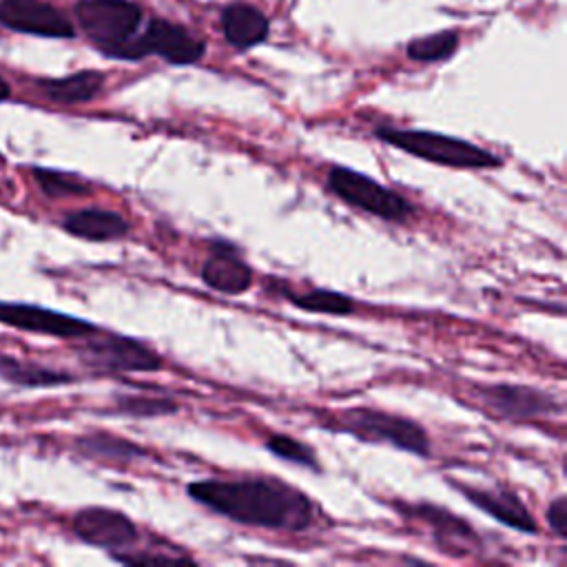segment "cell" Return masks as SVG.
Listing matches in <instances>:
<instances>
[{"mask_svg":"<svg viewBox=\"0 0 567 567\" xmlns=\"http://www.w3.org/2000/svg\"><path fill=\"white\" fill-rule=\"evenodd\" d=\"M188 496L250 527L303 532L312 523V503L308 496L277 478H206L190 483Z\"/></svg>","mask_w":567,"mask_h":567,"instance_id":"6da1fadb","label":"cell"},{"mask_svg":"<svg viewBox=\"0 0 567 567\" xmlns=\"http://www.w3.org/2000/svg\"><path fill=\"white\" fill-rule=\"evenodd\" d=\"M75 18L82 33L106 58L135 60V40L144 11L131 0H78Z\"/></svg>","mask_w":567,"mask_h":567,"instance_id":"7a4b0ae2","label":"cell"},{"mask_svg":"<svg viewBox=\"0 0 567 567\" xmlns=\"http://www.w3.org/2000/svg\"><path fill=\"white\" fill-rule=\"evenodd\" d=\"M377 137L385 144L401 148L414 157H421L432 164L452 166V168H496L503 164L498 155L487 148H481L467 140L434 133V131H414V128H394L379 126Z\"/></svg>","mask_w":567,"mask_h":567,"instance_id":"3957f363","label":"cell"},{"mask_svg":"<svg viewBox=\"0 0 567 567\" xmlns=\"http://www.w3.org/2000/svg\"><path fill=\"white\" fill-rule=\"evenodd\" d=\"M341 432H348L365 443H385L419 456L430 454V439L425 430L405 416L381 412L374 408H352L341 416Z\"/></svg>","mask_w":567,"mask_h":567,"instance_id":"277c9868","label":"cell"},{"mask_svg":"<svg viewBox=\"0 0 567 567\" xmlns=\"http://www.w3.org/2000/svg\"><path fill=\"white\" fill-rule=\"evenodd\" d=\"M328 188L346 204L388 221H405L414 213V206L396 190L346 166L328 171Z\"/></svg>","mask_w":567,"mask_h":567,"instance_id":"5b68a950","label":"cell"},{"mask_svg":"<svg viewBox=\"0 0 567 567\" xmlns=\"http://www.w3.org/2000/svg\"><path fill=\"white\" fill-rule=\"evenodd\" d=\"M78 352L86 365L106 372H155L162 368V357L155 350L124 334H89Z\"/></svg>","mask_w":567,"mask_h":567,"instance_id":"8992f818","label":"cell"},{"mask_svg":"<svg viewBox=\"0 0 567 567\" xmlns=\"http://www.w3.org/2000/svg\"><path fill=\"white\" fill-rule=\"evenodd\" d=\"M206 42L190 33L186 27L175 24L166 18H151L137 40H135V58L142 60L146 55H159L168 64L186 66L195 64L204 58Z\"/></svg>","mask_w":567,"mask_h":567,"instance_id":"52a82bcc","label":"cell"},{"mask_svg":"<svg viewBox=\"0 0 567 567\" xmlns=\"http://www.w3.org/2000/svg\"><path fill=\"white\" fill-rule=\"evenodd\" d=\"M0 323L49 334L58 339H84L89 334H95L97 328L84 319H78L73 315H64L51 308L33 306V303H16V301H0Z\"/></svg>","mask_w":567,"mask_h":567,"instance_id":"ba28073f","label":"cell"},{"mask_svg":"<svg viewBox=\"0 0 567 567\" xmlns=\"http://www.w3.org/2000/svg\"><path fill=\"white\" fill-rule=\"evenodd\" d=\"M478 401L489 408L496 416L509 421H529L536 416H547L551 412H560V403L538 388L529 385H481L474 390Z\"/></svg>","mask_w":567,"mask_h":567,"instance_id":"9c48e42d","label":"cell"},{"mask_svg":"<svg viewBox=\"0 0 567 567\" xmlns=\"http://www.w3.org/2000/svg\"><path fill=\"white\" fill-rule=\"evenodd\" d=\"M0 24L40 38H73L71 20L44 0H0Z\"/></svg>","mask_w":567,"mask_h":567,"instance_id":"30bf717a","label":"cell"},{"mask_svg":"<svg viewBox=\"0 0 567 567\" xmlns=\"http://www.w3.org/2000/svg\"><path fill=\"white\" fill-rule=\"evenodd\" d=\"M73 532L80 540L117 551L137 540L135 523L120 509L84 507L73 516Z\"/></svg>","mask_w":567,"mask_h":567,"instance_id":"8fae6325","label":"cell"},{"mask_svg":"<svg viewBox=\"0 0 567 567\" xmlns=\"http://www.w3.org/2000/svg\"><path fill=\"white\" fill-rule=\"evenodd\" d=\"M202 279L208 288L224 295H241L252 284L250 266L237 255L230 244H213L210 255L202 266Z\"/></svg>","mask_w":567,"mask_h":567,"instance_id":"7c38bea8","label":"cell"},{"mask_svg":"<svg viewBox=\"0 0 567 567\" xmlns=\"http://www.w3.org/2000/svg\"><path fill=\"white\" fill-rule=\"evenodd\" d=\"M458 489L465 494V498L476 505L478 509L487 512L498 523L518 529L520 534H538V525L523 505V501L509 492V489H476L467 485H458Z\"/></svg>","mask_w":567,"mask_h":567,"instance_id":"4fadbf2b","label":"cell"},{"mask_svg":"<svg viewBox=\"0 0 567 567\" xmlns=\"http://www.w3.org/2000/svg\"><path fill=\"white\" fill-rule=\"evenodd\" d=\"M219 22H221V33L226 42L239 51L257 47L270 33L268 18L259 9L246 2H233L224 7Z\"/></svg>","mask_w":567,"mask_h":567,"instance_id":"5bb4252c","label":"cell"},{"mask_svg":"<svg viewBox=\"0 0 567 567\" xmlns=\"http://www.w3.org/2000/svg\"><path fill=\"white\" fill-rule=\"evenodd\" d=\"M62 228L80 239L89 241H109V239H120L128 233V221L115 213V210H104V208H82L66 213L62 217Z\"/></svg>","mask_w":567,"mask_h":567,"instance_id":"9a60e30c","label":"cell"},{"mask_svg":"<svg viewBox=\"0 0 567 567\" xmlns=\"http://www.w3.org/2000/svg\"><path fill=\"white\" fill-rule=\"evenodd\" d=\"M44 97L58 104H82L91 102L104 86V75L100 71H78L64 78L38 80Z\"/></svg>","mask_w":567,"mask_h":567,"instance_id":"2e32d148","label":"cell"},{"mask_svg":"<svg viewBox=\"0 0 567 567\" xmlns=\"http://www.w3.org/2000/svg\"><path fill=\"white\" fill-rule=\"evenodd\" d=\"M419 516L430 523V527L434 529V536L439 538V543L445 551L463 554V551H472V547H476V536H474L472 527L465 520L450 514L447 509H441L434 505H421Z\"/></svg>","mask_w":567,"mask_h":567,"instance_id":"e0dca14e","label":"cell"},{"mask_svg":"<svg viewBox=\"0 0 567 567\" xmlns=\"http://www.w3.org/2000/svg\"><path fill=\"white\" fill-rule=\"evenodd\" d=\"M0 377L20 388H47L73 381V377L64 370H53L33 361H20L7 354H0Z\"/></svg>","mask_w":567,"mask_h":567,"instance_id":"ac0fdd59","label":"cell"},{"mask_svg":"<svg viewBox=\"0 0 567 567\" xmlns=\"http://www.w3.org/2000/svg\"><path fill=\"white\" fill-rule=\"evenodd\" d=\"M78 450L97 461H109V463H128L133 458L144 456V450L137 447L133 441L106 434V432H95L78 439Z\"/></svg>","mask_w":567,"mask_h":567,"instance_id":"d6986e66","label":"cell"},{"mask_svg":"<svg viewBox=\"0 0 567 567\" xmlns=\"http://www.w3.org/2000/svg\"><path fill=\"white\" fill-rule=\"evenodd\" d=\"M281 295L295 306L306 312H319V315H350L354 303L348 295L337 292V290H326V288H315L308 292H295L288 286H281Z\"/></svg>","mask_w":567,"mask_h":567,"instance_id":"ffe728a7","label":"cell"},{"mask_svg":"<svg viewBox=\"0 0 567 567\" xmlns=\"http://www.w3.org/2000/svg\"><path fill=\"white\" fill-rule=\"evenodd\" d=\"M33 179L40 186V190L51 197V199H60V197H84L91 193V184L84 182L80 175L75 173H66V171H55V168H33Z\"/></svg>","mask_w":567,"mask_h":567,"instance_id":"44dd1931","label":"cell"},{"mask_svg":"<svg viewBox=\"0 0 567 567\" xmlns=\"http://www.w3.org/2000/svg\"><path fill=\"white\" fill-rule=\"evenodd\" d=\"M458 47V35L454 31H439L432 35H423L412 40L405 47V53L410 60L416 62H439L447 60Z\"/></svg>","mask_w":567,"mask_h":567,"instance_id":"7402d4cb","label":"cell"},{"mask_svg":"<svg viewBox=\"0 0 567 567\" xmlns=\"http://www.w3.org/2000/svg\"><path fill=\"white\" fill-rule=\"evenodd\" d=\"M117 412L128 416H164L175 414L179 408L175 401L166 396H142V394H124L115 401Z\"/></svg>","mask_w":567,"mask_h":567,"instance_id":"603a6c76","label":"cell"},{"mask_svg":"<svg viewBox=\"0 0 567 567\" xmlns=\"http://www.w3.org/2000/svg\"><path fill=\"white\" fill-rule=\"evenodd\" d=\"M266 447H268L275 456H279V458H284V461H290V463H297V465L317 470L315 452H312L306 443H301V441H297V439H292V436H288V434H270V436L266 439Z\"/></svg>","mask_w":567,"mask_h":567,"instance_id":"cb8c5ba5","label":"cell"},{"mask_svg":"<svg viewBox=\"0 0 567 567\" xmlns=\"http://www.w3.org/2000/svg\"><path fill=\"white\" fill-rule=\"evenodd\" d=\"M547 523L549 529L563 540L567 536V498L558 496L547 507Z\"/></svg>","mask_w":567,"mask_h":567,"instance_id":"d4e9b609","label":"cell"},{"mask_svg":"<svg viewBox=\"0 0 567 567\" xmlns=\"http://www.w3.org/2000/svg\"><path fill=\"white\" fill-rule=\"evenodd\" d=\"M9 93H11L9 84H7V82L0 78V102H2V100H7V97H9Z\"/></svg>","mask_w":567,"mask_h":567,"instance_id":"484cf974","label":"cell"}]
</instances>
